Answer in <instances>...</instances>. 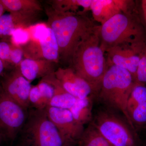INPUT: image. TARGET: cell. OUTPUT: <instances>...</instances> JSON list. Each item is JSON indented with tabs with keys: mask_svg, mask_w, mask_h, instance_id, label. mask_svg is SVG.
I'll use <instances>...</instances> for the list:
<instances>
[{
	"mask_svg": "<svg viewBox=\"0 0 146 146\" xmlns=\"http://www.w3.org/2000/svg\"><path fill=\"white\" fill-rule=\"evenodd\" d=\"M141 7H142L144 20L146 25V0H143L141 1Z\"/></svg>",
	"mask_w": 146,
	"mask_h": 146,
	"instance_id": "f1b7e54d",
	"label": "cell"
},
{
	"mask_svg": "<svg viewBox=\"0 0 146 146\" xmlns=\"http://www.w3.org/2000/svg\"><path fill=\"white\" fill-rule=\"evenodd\" d=\"M91 96L82 99L76 98L74 104L69 109L77 122L82 125L92 120L93 102Z\"/></svg>",
	"mask_w": 146,
	"mask_h": 146,
	"instance_id": "d6986e66",
	"label": "cell"
},
{
	"mask_svg": "<svg viewBox=\"0 0 146 146\" xmlns=\"http://www.w3.org/2000/svg\"><path fill=\"white\" fill-rule=\"evenodd\" d=\"M56 81L54 72L42 78L36 85L32 86L29 94L30 107L45 109L54 96Z\"/></svg>",
	"mask_w": 146,
	"mask_h": 146,
	"instance_id": "5bb4252c",
	"label": "cell"
},
{
	"mask_svg": "<svg viewBox=\"0 0 146 146\" xmlns=\"http://www.w3.org/2000/svg\"><path fill=\"white\" fill-rule=\"evenodd\" d=\"M136 72V82L146 85V45L141 50Z\"/></svg>",
	"mask_w": 146,
	"mask_h": 146,
	"instance_id": "d4e9b609",
	"label": "cell"
},
{
	"mask_svg": "<svg viewBox=\"0 0 146 146\" xmlns=\"http://www.w3.org/2000/svg\"><path fill=\"white\" fill-rule=\"evenodd\" d=\"M40 13H9L0 18V39L10 38L19 29H26L38 23Z\"/></svg>",
	"mask_w": 146,
	"mask_h": 146,
	"instance_id": "9a60e30c",
	"label": "cell"
},
{
	"mask_svg": "<svg viewBox=\"0 0 146 146\" xmlns=\"http://www.w3.org/2000/svg\"><path fill=\"white\" fill-rule=\"evenodd\" d=\"M6 11L9 13H40L42 5L36 0H1Z\"/></svg>",
	"mask_w": 146,
	"mask_h": 146,
	"instance_id": "e0dca14e",
	"label": "cell"
},
{
	"mask_svg": "<svg viewBox=\"0 0 146 146\" xmlns=\"http://www.w3.org/2000/svg\"><path fill=\"white\" fill-rule=\"evenodd\" d=\"M67 146H74V145H68Z\"/></svg>",
	"mask_w": 146,
	"mask_h": 146,
	"instance_id": "d6a6232c",
	"label": "cell"
},
{
	"mask_svg": "<svg viewBox=\"0 0 146 146\" xmlns=\"http://www.w3.org/2000/svg\"><path fill=\"white\" fill-rule=\"evenodd\" d=\"M91 124L113 146H139L136 131L114 112L101 110Z\"/></svg>",
	"mask_w": 146,
	"mask_h": 146,
	"instance_id": "8992f818",
	"label": "cell"
},
{
	"mask_svg": "<svg viewBox=\"0 0 146 146\" xmlns=\"http://www.w3.org/2000/svg\"><path fill=\"white\" fill-rule=\"evenodd\" d=\"M130 0H92L91 11L94 21L103 25L121 13H127L130 10Z\"/></svg>",
	"mask_w": 146,
	"mask_h": 146,
	"instance_id": "4fadbf2b",
	"label": "cell"
},
{
	"mask_svg": "<svg viewBox=\"0 0 146 146\" xmlns=\"http://www.w3.org/2000/svg\"><path fill=\"white\" fill-rule=\"evenodd\" d=\"M145 102H146V85L136 82L128 100V112L129 113L136 106Z\"/></svg>",
	"mask_w": 146,
	"mask_h": 146,
	"instance_id": "7402d4cb",
	"label": "cell"
},
{
	"mask_svg": "<svg viewBox=\"0 0 146 146\" xmlns=\"http://www.w3.org/2000/svg\"><path fill=\"white\" fill-rule=\"evenodd\" d=\"M28 112L9 96L0 85V138L13 141L25 124Z\"/></svg>",
	"mask_w": 146,
	"mask_h": 146,
	"instance_id": "52a82bcc",
	"label": "cell"
},
{
	"mask_svg": "<svg viewBox=\"0 0 146 146\" xmlns=\"http://www.w3.org/2000/svg\"><path fill=\"white\" fill-rule=\"evenodd\" d=\"M129 115L136 131L146 128V102L133 108L129 113Z\"/></svg>",
	"mask_w": 146,
	"mask_h": 146,
	"instance_id": "603a6c76",
	"label": "cell"
},
{
	"mask_svg": "<svg viewBox=\"0 0 146 146\" xmlns=\"http://www.w3.org/2000/svg\"><path fill=\"white\" fill-rule=\"evenodd\" d=\"M31 84L18 67L4 71L0 77V85L3 90L27 110L30 107L29 94L32 87Z\"/></svg>",
	"mask_w": 146,
	"mask_h": 146,
	"instance_id": "ba28073f",
	"label": "cell"
},
{
	"mask_svg": "<svg viewBox=\"0 0 146 146\" xmlns=\"http://www.w3.org/2000/svg\"><path fill=\"white\" fill-rule=\"evenodd\" d=\"M99 35L105 51L110 47L133 46L145 42L143 28L133 13L115 15L100 25Z\"/></svg>",
	"mask_w": 146,
	"mask_h": 146,
	"instance_id": "277c9868",
	"label": "cell"
},
{
	"mask_svg": "<svg viewBox=\"0 0 146 146\" xmlns=\"http://www.w3.org/2000/svg\"><path fill=\"white\" fill-rule=\"evenodd\" d=\"M99 27L78 45L70 64L76 74L89 84L94 94H97L108 68L105 51L99 35Z\"/></svg>",
	"mask_w": 146,
	"mask_h": 146,
	"instance_id": "7a4b0ae2",
	"label": "cell"
},
{
	"mask_svg": "<svg viewBox=\"0 0 146 146\" xmlns=\"http://www.w3.org/2000/svg\"><path fill=\"white\" fill-rule=\"evenodd\" d=\"M5 71V67L1 60L0 59V77L2 75Z\"/></svg>",
	"mask_w": 146,
	"mask_h": 146,
	"instance_id": "4dcf8cb0",
	"label": "cell"
},
{
	"mask_svg": "<svg viewBox=\"0 0 146 146\" xmlns=\"http://www.w3.org/2000/svg\"><path fill=\"white\" fill-rule=\"evenodd\" d=\"M12 44L8 39H0V59L5 67V71L11 70L10 63Z\"/></svg>",
	"mask_w": 146,
	"mask_h": 146,
	"instance_id": "cb8c5ba5",
	"label": "cell"
},
{
	"mask_svg": "<svg viewBox=\"0 0 146 146\" xmlns=\"http://www.w3.org/2000/svg\"><path fill=\"white\" fill-rule=\"evenodd\" d=\"M56 63L46 60H33L24 58L18 68L31 83L35 80L43 78L54 72Z\"/></svg>",
	"mask_w": 146,
	"mask_h": 146,
	"instance_id": "2e32d148",
	"label": "cell"
},
{
	"mask_svg": "<svg viewBox=\"0 0 146 146\" xmlns=\"http://www.w3.org/2000/svg\"><path fill=\"white\" fill-rule=\"evenodd\" d=\"M46 112L66 143L70 145L78 143L85 129L74 119L70 110L47 106Z\"/></svg>",
	"mask_w": 146,
	"mask_h": 146,
	"instance_id": "9c48e42d",
	"label": "cell"
},
{
	"mask_svg": "<svg viewBox=\"0 0 146 146\" xmlns=\"http://www.w3.org/2000/svg\"><path fill=\"white\" fill-rule=\"evenodd\" d=\"M5 11V9L4 7L3 4L1 2V0H0V18H1V16L3 15Z\"/></svg>",
	"mask_w": 146,
	"mask_h": 146,
	"instance_id": "f546056e",
	"label": "cell"
},
{
	"mask_svg": "<svg viewBox=\"0 0 146 146\" xmlns=\"http://www.w3.org/2000/svg\"><path fill=\"white\" fill-rule=\"evenodd\" d=\"M25 146H67L57 128L50 119L46 110L33 108L20 133Z\"/></svg>",
	"mask_w": 146,
	"mask_h": 146,
	"instance_id": "5b68a950",
	"label": "cell"
},
{
	"mask_svg": "<svg viewBox=\"0 0 146 146\" xmlns=\"http://www.w3.org/2000/svg\"><path fill=\"white\" fill-rule=\"evenodd\" d=\"M76 100V98L65 91L56 78L54 96L47 106L69 110L74 104Z\"/></svg>",
	"mask_w": 146,
	"mask_h": 146,
	"instance_id": "ffe728a7",
	"label": "cell"
},
{
	"mask_svg": "<svg viewBox=\"0 0 146 146\" xmlns=\"http://www.w3.org/2000/svg\"><path fill=\"white\" fill-rule=\"evenodd\" d=\"M54 75L65 91L76 98L82 99L94 94L89 84L70 67L58 68L55 71Z\"/></svg>",
	"mask_w": 146,
	"mask_h": 146,
	"instance_id": "7c38bea8",
	"label": "cell"
},
{
	"mask_svg": "<svg viewBox=\"0 0 146 146\" xmlns=\"http://www.w3.org/2000/svg\"><path fill=\"white\" fill-rule=\"evenodd\" d=\"M145 146H146V139L145 140Z\"/></svg>",
	"mask_w": 146,
	"mask_h": 146,
	"instance_id": "1f68e13d",
	"label": "cell"
},
{
	"mask_svg": "<svg viewBox=\"0 0 146 146\" xmlns=\"http://www.w3.org/2000/svg\"><path fill=\"white\" fill-rule=\"evenodd\" d=\"M46 13L47 25L54 33L58 45L59 61L71 64L78 45L100 25L86 14L62 12L52 7L47 8Z\"/></svg>",
	"mask_w": 146,
	"mask_h": 146,
	"instance_id": "6da1fadb",
	"label": "cell"
},
{
	"mask_svg": "<svg viewBox=\"0 0 146 146\" xmlns=\"http://www.w3.org/2000/svg\"><path fill=\"white\" fill-rule=\"evenodd\" d=\"M27 28L19 29L13 33L9 39L13 44L22 47L29 42L30 36Z\"/></svg>",
	"mask_w": 146,
	"mask_h": 146,
	"instance_id": "4316f807",
	"label": "cell"
},
{
	"mask_svg": "<svg viewBox=\"0 0 146 146\" xmlns=\"http://www.w3.org/2000/svg\"><path fill=\"white\" fill-rule=\"evenodd\" d=\"M136 83L128 71L119 66L109 64L108 65L107 70L98 94L102 102L108 107L122 112L134 130L128 112L127 104Z\"/></svg>",
	"mask_w": 146,
	"mask_h": 146,
	"instance_id": "3957f363",
	"label": "cell"
},
{
	"mask_svg": "<svg viewBox=\"0 0 146 146\" xmlns=\"http://www.w3.org/2000/svg\"><path fill=\"white\" fill-rule=\"evenodd\" d=\"M31 39H38L44 37L48 34L49 27L47 23H37L27 28Z\"/></svg>",
	"mask_w": 146,
	"mask_h": 146,
	"instance_id": "484cf974",
	"label": "cell"
},
{
	"mask_svg": "<svg viewBox=\"0 0 146 146\" xmlns=\"http://www.w3.org/2000/svg\"><path fill=\"white\" fill-rule=\"evenodd\" d=\"M52 8L62 12L86 14L91 11L92 0H53Z\"/></svg>",
	"mask_w": 146,
	"mask_h": 146,
	"instance_id": "ac0fdd59",
	"label": "cell"
},
{
	"mask_svg": "<svg viewBox=\"0 0 146 146\" xmlns=\"http://www.w3.org/2000/svg\"><path fill=\"white\" fill-rule=\"evenodd\" d=\"M78 143L80 146H113L91 124L84 130Z\"/></svg>",
	"mask_w": 146,
	"mask_h": 146,
	"instance_id": "44dd1931",
	"label": "cell"
},
{
	"mask_svg": "<svg viewBox=\"0 0 146 146\" xmlns=\"http://www.w3.org/2000/svg\"><path fill=\"white\" fill-rule=\"evenodd\" d=\"M146 45L145 42L133 46L121 45L106 49L105 53L108 65H115L125 69L131 74L136 82L140 52Z\"/></svg>",
	"mask_w": 146,
	"mask_h": 146,
	"instance_id": "30bf717a",
	"label": "cell"
},
{
	"mask_svg": "<svg viewBox=\"0 0 146 146\" xmlns=\"http://www.w3.org/2000/svg\"><path fill=\"white\" fill-rule=\"evenodd\" d=\"M22 47L24 58L50 60L56 64L59 62L58 45L54 33L49 27L48 33L44 37L31 39Z\"/></svg>",
	"mask_w": 146,
	"mask_h": 146,
	"instance_id": "8fae6325",
	"label": "cell"
},
{
	"mask_svg": "<svg viewBox=\"0 0 146 146\" xmlns=\"http://www.w3.org/2000/svg\"><path fill=\"white\" fill-rule=\"evenodd\" d=\"M24 58L23 51L22 47L12 44L10 58L11 69L18 67Z\"/></svg>",
	"mask_w": 146,
	"mask_h": 146,
	"instance_id": "83f0119b",
	"label": "cell"
}]
</instances>
